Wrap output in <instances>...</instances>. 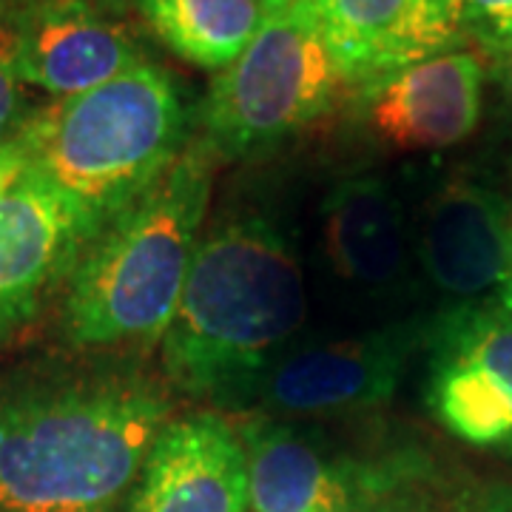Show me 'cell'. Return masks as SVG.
<instances>
[{
    "mask_svg": "<svg viewBox=\"0 0 512 512\" xmlns=\"http://www.w3.org/2000/svg\"><path fill=\"white\" fill-rule=\"evenodd\" d=\"M302 265L262 217L222 220L202 237L160 339L168 382L200 402L245 407L305 322Z\"/></svg>",
    "mask_w": 512,
    "mask_h": 512,
    "instance_id": "6da1fadb",
    "label": "cell"
},
{
    "mask_svg": "<svg viewBox=\"0 0 512 512\" xmlns=\"http://www.w3.org/2000/svg\"><path fill=\"white\" fill-rule=\"evenodd\" d=\"M168 421L131 376L35 384L0 399V512H111Z\"/></svg>",
    "mask_w": 512,
    "mask_h": 512,
    "instance_id": "7a4b0ae2",
    "label": "cell"
},
{
    "mask_svg": "<svg viewBox=\"0 0 512 512\" xmlns=\"http://www.w3.org/2000/svg\"><path fill=\"white\" fill-rule=\"evenodd\" d=\"M220 157L188 143L140 200L86 245L66 279L63 328L77 348L163 339L202 242Z\"/></svg>",
    "mask_w": 512,
    "mask_h": 512,
    "instance_id": "3957f363",
    "label": "cell"
},
{
    "mask_svg": "<svg viewBox=\"0 0 512 512\" xmlns=\"http://www.w3.org/2000/svg\"><path fill=\"white\" fill-rule=\"evenodd\" d=\"M180 86L151 60L92 92L63 97L18 131L26 168L72 202L94 239L188 146Z\"/></svg>",
    "mask_w": 512,
    "mask_h": 512,
    "instance_id": "277c9868",
    "label": "cell"
},
{
    "mask_svg": "<svg viewBox=\"0 0 512 512\" xmlns=\"http://www.w3.org/2000/svg\"><path fill=\"white\" fill-rule=\"evenodd\" d=\"M348 77L308 0L268 12L251 46L214 77L202 143L220 160L254 157L328 114Z\"/></svg>",
    "mask_w": 512,
    "mask_h": 512,
    "instance_id": "5b68a950",
    "label": "cell"
},
{
    "mask_svg": "<svg viewBox=\"0 0 512 512\" xmlns=\"http://www.w3.org/2000/svg\"><path fill=\"white\" fill-rule=\"evenodd\" d=\"M254 512H430L427 458H353L288 421L239 427Z\"/></svg>",
    "mask_w": 512,
    "mask_h": 512,
    "instance_id": "8992f818",
    "label": "cell"
},
{
    "mask_svg": "<svg viewBox=\"0 0 512 512\" xmlns=\"http://www.w3.org/2000/svg\"><path fill=\"white\" fill-rule=\"evenodd\" d=\"M424 404L447 433L512 456V308L501 296L453 305L424 342Z\"/></svg>",
    "mask_w": 512,
    "mask_h": 512,
    "instance_id": "52a82bcc",
    "label": "cell"
},
{
    "mask_svg": "<svg viewBox=\"0 0 512 512\" xmlns=\"http://www.w3.org/2000/svg\"><path fill=\"white\" fill-rule=\"evenodd\" d=\"M421 342L424 330L399 325L288 350L256 384L251 402L274 416L365 413L393 399Z\"/></svg>",
    "mask_w": 512,
    "mask_h": 512,
    "instance_id": "ba28073f",
    "label": "cell"
},
{
    "mask_svg": "<svg viewBox=\"0 0 512 512\" xmlns=\"http://www.w3.org/2000/svg\"><path fill=\"white\" fill-rule=\"evenodd\" d=\"M6 23L23 86L57 100L106 86L148 60L92 0H23Z\"/></svg>",
    "mask_w": 512,
    "mask_h": 512,
    "instance_id": "9c48e42d",
    "label": "cell"
},
{
    "mask_svg": "<svg viewBox=\"0 0 512 512\" xmlns=\"http://www.w3.org/2000/svg\"><path fill=\"white\" fill-rule=\"evenodd\" d=\"M89 231L57 188L23 171L0 200V342L20 330L69 279Z\"/></svg>",
    "mask_w": 512,
    "mask_h": 512,
    "instance_id": "30bf717a",
    "label": "cell"
},
{
    "mask_svg": "<svg viewBox=\"0 0 512 512\" xmlns=\"http://www.w3.org/2000/svg\"><path fill=\"white\" fill-rule=\"evenodd\" d=\"M484 66L473 52H441L376 77L362 94V117L384 146L436 151L467 140L481 120Z\"/></svg>",
    "mask_w": 512,
    "mask_h": 512,
    "instance_id": "8fae6325",
    "label": "cell"
},
{
    "mask_svg": "<svg viewBox=\"0 0 512 512\" xmlns=\"http://www.w3.org/2000/svg\"><path fill=\"white\" fill-rule=\"evenodd\" d=\"M248 464L220 416L165 421L134 481L131 512H245Z\"/></svg>",
    "mask_w": 512,
    "mask_h": 512,
    "instance_id": "7c38bea8",
    "label": "cell"
},
{
    "mask_svg": "<svg viewBox=\"0 0 512 512\" xmlns=\"http://www.w3.org/2000/svg\"><path fill=\"white\" fill-rule=\"evenodd\" d=\"M424 276L458 305L478 302L510 279L512 225L501 197L478 183H447L419 231Z\"/></svg>",
    "mask_w": 512,
    "mask_h": 512,
    "instance_id": "4fadbf2b",
    "label": "cell"
},
{
    "mask_svg": "<svg viewBox=\"0 0 512 512\" xmlns=\"http://www.w3.org/2000/svg\"><path fill=\"white\" fill-rule=\"evenodd\" d=\"M325 242L336 274L384 288L407 262V225L390 185L376 177L339 183L325 200Z\"/></svg>",
    "mask_w": 512,
    "mask_h": 512,
    "instance_id": "5bb4252c",
    "label": "cell"
},
{
    "mask_svg": "<svg viewBox=\"0 0 512 512\" xmlns=\"http://www.w3.org/2000/svg\"><path fill=\"white\" fill-rule=\"evenodd\" d=\"M328 35L348 83L424 60L419 43V0H308Z\"/></svg>",
    "mask_w": 512,
    "mask_h": 512,
    "instance_id": "9a60e30c",
    "label": "cell"
},
{
    "mask_svg": "<svg viewBox=\"0 0 512 512\" xmlns=\"http://www.w3.org/2000/svg\"><path fill=\"white\" fill-rule=\"evenodd\" d=\"M137 9L165 49L217 74L251 46L268 18L259 0H140Z\"/></svg>",
    "mask_w": 512,
    "mask_h": 512,
    "instance_id": "2e32d148",
    "label": "cell"
},
{
    "mask_svg": "<svg viewBox=\"0 0 512 512\" xmlns=\"http://www.w3.org/2000/svg\"><path fill=\"white\" fill-rule=\"evenodd\" d=\"M461 35H470L495 66L512 52V0H464Z\"/></svg>",
    "mask_w": 512,
    "mask_h": 512,
    "instance_id": "e0dca14e",
    "label": "cell"
},
{
    "mask_svg": "<svg viewBox=\"0 0 512 512\" xmlns=\"http://www.w3.org/2000/svg\"><path fill=\"white\" fill-rule=\"evenodd\" d=\"M29 117L32 111H29L26 86L15 69L9 23L6 18H0V146H6Z\"/></svg>",
    "mask_w": 512,
    "mask_h": 512,
    "instance_id": "ac0fdd59",
    "label": "cell"
},
{
    "mask_svg": "<svg viewBox=\"0 0 512 512\" xmlns=\"http://www.w3.org/2000/svg\"><path fill=\"white\" fill-rule=\"evenodd\" d=\"M464 0H419V43L424 57L453 52L461 40Z\"/></svg>",
    "mask_w": 512,
    "mask_h": 512,
    "instance_id": "d6986e66",
    "label": "cell"
},
{
    "mask_svg": "<svg viewBox=\"0 0 512 512\" xmlns=\"http://www.w3.org/2000/svg\"><path fill=\"white\" fill-rule=\"evenodd\" d=\"M433 512H512V484H490L456 495Z\"/></svg>",
    "mask_w": 512,
    "mask_h": 512,
    "instance_id": "ffe728a7",
    "label": "cell"
},
{
    "mask_svg": "<svg viewBox=\"0 0 512 512\" xmlns=\"http://www.w3.org/2000/svg\"><path fill=\"white\" fill-rule=\"evenodd\" d=\"M26 148L18 140V134L6 143V146H0V200L18 185V180L23 177V171H26Z\"/></svg>",
    "mask_w": 512,
    "mask_h": 512,
    "instance_id": "44dd1931",
    "label": "cell"
},
{
    "mask_svg": "<svg viewBox=\"0 0 512 512\" xmlns=\"http://www.w3.org/2000/svg\"><path fill=\"white\" fill-rule=\"evenodd\" d=\"M94 6H100L103 12H126L131 6H137L140 0H92Z\"/></svg>",
    "mask_w": 512,
    "mask_h": 512,
    "instance_id": "7402d4cb",
    "label": "cell"
},
{
    "mask_svg": "<svg viewBox=\"0 0 512 512\" xmlns=\"http://www.w3.org/2000/svg\"><path fill=\"white\" fill-rule=\"evenodd\" d=\"M498 69H501V80H504V86H507V94H510L512 100V52L501 63H498Z\"/></svg>",
    "mask_w": 512,
    "mask_h": 512,
    "instance_id": "603a6c76",
    "label": "cell"
},
{
    "mask_svg": "<svg viewBox=\"0 0 512 512\" xmlns=\"http://www.w3.org/2000/svg\"><path fill=\"white\" fill-rule=\"evenodd\" d=\"M23 0H0V18H9Z\"/></svg>",
    "mask_w": 512,
    "mask_h": 512,
    "instance_id": "cb8c5ba5",
    "label": "cell"
},
{
    "mask_svg": "<svg viewBox=\"0 0 512 512\" xmlns=\"http://www.w3.org/2000/svg\"><path fill=\"white\" fill-rule=\"evenodd\" d=\"M498 296H501V299H504V302H507V305L512 308V262H510V279H507V285L501 288V293H498Z\"/></svg>",
    "mask_w": 512,
    "mask_h": 512,
    "instance_id": "d4e9b609",
    "label": "cell"
},
{
    "mask_svg": "<svg viewBox=\"0 0 512 512\" xmlns=\"http://www.w3.org/2000/svg\"><path fill=\"white\" fill-rule=\"evenodd\" d=\"M268 12H276V9H282V6H288V3H293V0H259Z\"/></svg>",
    "mask_w": 512,
    "mask_h": 512,
    "instance_id": "484cf974",
    "label": "cell"
}]
</instances>
